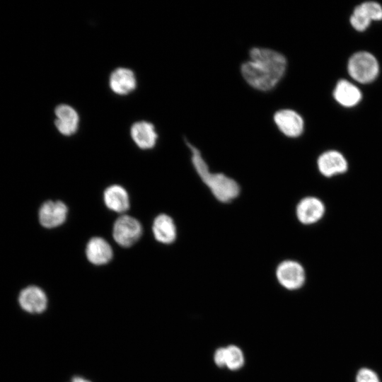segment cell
Returning a JSON list of instances; mask_svg holds the SVG:
<instances>
[{"mask_svg":"<svg viewBox=\"0 0 382 382\" xmlns=\"http://www.w3.org/2000/svg\"><path fill=\"white\" fill-rule=\"evenodd\" d=\"M371 21L364 16L357 8H354L350 17V23L358 31L365 30L370 25Z\"/></svg>","mask_w":382,"mask_h":382,"instance_id":"20","label":"cell"},{"mask_svg":"<svg viewBox=\"0 0 382 382\" xmlns=\"http://www.w3.org/2000/svg\"><path fill=\"white\" fill-rule=\"evenodd\" d=\"M250 60L241 65L246 82L260 91L273 88L284 76L286 59L280 52L268 48L253 47Z\"/></svg>","mask_w":382,"mask_h":382,"instance_id":"1","label":"cell"},{"mask_svg":"<svg viewBox=\"0 0 382 382\" xmlns=\"http://www.w3.org/2000/svg\"><path fill=\"white\" fill-rule=\"evenodd\" d=\"M276 277L279 283L285 289L294 290L303 286L306 274L303 266L298 262L285 260L277 267Z\"/></svg>","mask_w":382,"mask_h":382,"instance_id":"5","label":"cell"},{"mask_svg":"<svg viewBox=\"0 0 382 382\" xmlns=\"http://www.w3.org/2000/svg\"><path fill=\"white\" fill-rule=\"evenodd\" d=\"M244 363V355L241 349L236 345L225 347V366L231 370H237Z\"/></svg>","mask_w":382,"mask_h":382,"instance_id":"18","label":"cell"},{"mask_svg":"<svg viewBox=\"0 0 382 382\" xmlns=\"http://www.w3.org/2000/svg\"><path fill=\"white\" fill-rule=\"evenodd\" d=\"M54 125L60 134L64 136L74 134L79 128V116L76 110L69 105L60 104L54 109Z\"/></svg>","mask_w":382,"mask_h":382,"instance_id":"9","label":"cell"},{"mask_svg":"<svg viewBox=\"0 0 382 382\" xmlns=\"http://www.w3.org/2000/svg\"><path fill=\"white\" fill-rule=\"evenodd\" d=\"M109 86L115 94L125 96L135 90L137 79L134 71L128 68L119 67L110 74Z\"/></svg>","mask_w":382,"mask_h":382,"instance_id":"12","label":"cell"},{"mask_svg":"<svg viewBox=\"0 0 382 382\" xmlns=\"http://www.w3.org/2000/svg\"><path fill=\"white\" fill-rule=\"evenodd\" d=\"M324 203L315 197L303 198L297 204L296 214L298 220L303 224L311 225L320 221L324 216Z\"/></svg>","mask_w":382,"mask_h":382,"instance_id":"7","label":"cell"},{"mask_svg":"<svg viewBox=\"0 0 382 382\" xmlns=\"http://www.w3.org/2000/svg\"><path fill=\"white\" fill-rule=\"evenodd\" d=\"M18 302L24 311L30 313H40L45 310L47 298L42 289L36 286H30L21 291Z\"/></svg>","mask_w":382,"mask_h":382,"instance_id":"11","label":"cell"},{"mask_svg":"<svg viewBox=\"0 0 382 382\" xmlns=\"http://www.w3.org/2000/svg\"><path fill=\"white\" fill-rule=\"evenodd\" d=\"M333 96L338 103L347 108L356 105L361 99L360 90L345 79L337 82L333 91Z\"/></svg>","mask_w":382,"mask_h":382,"instance_id":"17","label":"cell"},{"mask_svg":"<svg viewBox=\"0 0 382 382\" xmlns=\"http://www.w3.org/2000/svg\"><path fill=\"white\" fill-rule=\"evenodd\" d=\"M103 200L110 210L117 213L127 212L130 205L128 192L119 185L108 187L103 192Z\"/></svg>","mask_w":382,"mask_h":382,"instance_id":"15","label":"cell"},{"mask_svg":"<svg viewBox=\"0 0 382 382\" xmlns=\"http://www.w3.org/2000/svg\"><path fill=\"white\" fill-rule=\"evenodd\" d=\"M143 233L142 226L135 218L129 215L118 217L113 225L112 236L120 246L129 248L136 243Z\"/></svg>","mask_w":382,"mask_h":382,"instance_id":"4","label":"cell"},{"mask_svg":"<svg viewBox=\"0 0 382 382\" xmlns=\"http://www.w3.org/2000/svg\"><path fill=\"white\" fill-rule=\"evenodd\" d=\"M274 120L279 129L287 137H297L303 132V118L292 110L277 111L274 115Z\"/></svg>","mask_w":382,"mask_h":382,"instance_id":"10","label":"cell"},{"mask_svg":"<svg viewBox=\"0 0 382 382\" xmlns=\"http://www.w3.org/2000/svg\"><path fill=\"white\" fill-rule=\"evenodd\" d=\"M86 255L93 265H103L112 260L113 252L110 245L104 238L93 237L86 245Z\"/></svg>","mask_w":382,"mask_h":382,"instance_id":"14","label":"cell"},{"mask_svg":"<svg viewBox=\"0 0 382 382\" xmlns=\"http://www.w3.org/2000/svg\"><path fill=\"white\" fill-rule=\"evenodd\" d=\"M130 135L135 144L144 150L154 148L158 139L154 125L144 120L132 124Z\"/></svg>","mask_w":382,"mask_h":382,"instance_id":"13","label":"cell"},{"mask_svg":"<svg viewBox=\"0 0 382 382\" xmlns=\"http://www.w3.org/2000/svg\"><path fill=\"white\" fill-rule=\"evenodd\" d=\"M152 231L155 239L163 244L173 243L177 236L173 219L166 214H158L154 220Z\"/></svg>","mask_w":382,"mask_h":382,"instance_id":"16","label":"cell"},{"mask_svg":"<svg viewBox=\"0 0 382 382\" xmlns=\"http://www.w3.org/2000/svg\"><path fill=\"white\" fill-rule=\"evenodd\" d=\"M68 208L62 201H47L42 204L39 211L40 224L52 228L63 224L67 217Z\"/></svg>","mask_w":382,"mask_h":382,"instance_id":"6","label":"cell"},{"mask_svg":"<svg viewBox=\"0 0 382 382\" xmlns=\"http://www.w3.org/2000/svg\"><path fill=\"white\" fill-rule=\"evenodd\" d=\"M356 382H380L377 375L369 369H361L359 371Z\"/></svg>","mask_w":382,"mask_h":382,"instance_id":"21","label":"cell"},{"mask_svg":"<svg viewBox=\"0 0 382 382\" xmlns=\"http://www.w3.org/2000/svg\"><path fill=\"white\" fill-rule=\"evenodd\" d=\"M350 76L361 83L373 81L378 74V63L368 52H358L349 59L347 66Z\"/></svg>","mask_w":382,"mask_h":382,"instance_id":"3","label":"cell"},{"mask_svg":"<svg viewBox=\"0 0 382 382\" xmlns=\"http://www.w3.org/2000/svg\"><path fill=\"white\" fill-rule=\"evenodd\" d=\"M71 382H90V381L81 377L76 376L72 378Z\"/></svg>","mask_w":382,"mask_h":382,"instance_id":"23","label":"cell"},{"mask_svg":"<svg viewBox=\"0 0 382 382\" xmlns=\"http://www.w3.org/2000/svg\"><path fill=\"white\" fill-rule=\"evenodd\" d=\"M214 360L218 366H225V347H220L215 352Z\"/></svg>","mask_w":382,"mask_h":382,"instance_id":"22","label":"cell"},{"mask_svg":"<svg viewBox=\"0 0 382 382\" xmlns=\"http://www.w3.org/2000/svg\"><path fill=\"white\" fill-rule=\"evenodd\" d=\"M191 151L192 165L202 182L221 202H228L236 198L240 193V187L233 179L224 173H211L199 150L187 141Z\"/></svg>","mask_w":382,"mask_h":382,"instance_id":"2","label":"cell"},{"mask_svg":"<svg viewBox=\"0 0 382 382\" xmlns=\"http://www.w3.org/2000/svg\"><path fill=\"white\" fill-rule=\"evenodd\" d=\"M317 166L323 176L331 178L345 173L348 169V163L340 152L330 150L320 155L317 160Z\"/></svg>","mask_w":382,"mask_h":382,"instance_id":"8","label":"cell"},{"mask_svg":"<svg viewBox=\"0 0 382 382\" xmlns=\"http://www.w3.org/2000/svg\"><path fill=\"white\" fill-rule=\"evenodd\" d=\"M356 8L371 21L382 20V6L375 1H366Z\"/></svg>","mask_w":382,"mask_h":382,"instance_id":"19","label":"cell"}]
</instances>
